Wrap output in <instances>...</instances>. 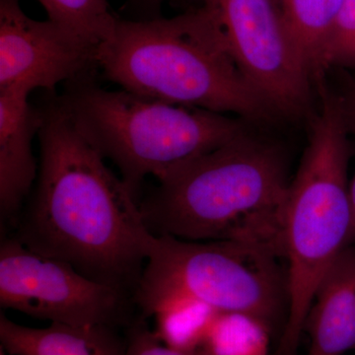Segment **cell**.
Here are the masks:
<instances>
[{
	"label": "cell",
	"mask_w": 355,
	"mask_h": 355,
	"mask_svg": "<svg viewBox=\"0 0 355 355\" xmlns=\"http://www.w3.org/2000/svg\"><path fill=\"white\" fill-rule=\"evenodd\" d=\"M41 111L38 184L16 238L89 279L135 291L155 237L139 198L106 165L60 96Z\"/></svg>",
	"instance_id": "cell-1"
},
{
	"label": "cell",
	"mask_w": 355,
	"mask_h": 355,
	"mask_svg": "<svg viewBox=\"0 0 355 355\" xmlns=\"http://www.w3.org/2000/svg\"><path fill=\"white\" fill-rule=\"evenodd\" d=\"M289 184L280 147L247 130L158 182L139 205L153 235L243 243L284 259Z\"/></svg>",
	"instance_id": "cell-2"
},
{
	"label": "cell",
	"mask_w": 355,
	"mask_h": 355,
	"mask_svg": "<svg viewBox=\"0 0 355 355\" xmlns=\"http://www.w3.org/2000/svg\"><path fill=\"white\" fill-rule=\"evenodd\" d=\"M96 62L108 80L147 99L248 123L277 114L238 69L202 6L173 18L118 19Z\"/></svg>",
	"instance_id": "cell-3"
},
{
	"label": "cell",
	"mask_w": 355,
	"mask_h": 355,
	"mask_svg": "<svg viewBox=\"0 0 355 355\" xmlns=\"http://www.w3.org/2000/svg\"><path fill=\"white\" fill-rule=\"evenodd\" d=\"M349 132L338 94L324 89L286 205L287 319L277 355H295L318 284L355 243L347 180Z\"/></svg>",
	"instance_id": "cell-4"
},
{
	"label": "cell",
	"mask_w": 355,
	"mask_h": 355,
	"mask_svg": "<svg viewBox=\"0 0 355 355\" xmlns=\"http://www.w3.org/2000/svg\"><path fill=\"white\" fill-rule=\"evenodd\" d=\"M60 96L91 141L118 168L139 198L144 180L163 181L218 148L250 123L238 116L147 99L99 87L89 76Z\"/></svg>",
	"instance_id": "cell-5"
},
{
	"label": "cell",
	"mask_w": 355,
	"mask_h": 355,
	"mask_svg": "<svg viewBox=\"0 0 355 355\" xmlns=\"http://www.w3.org/2000/svg\"><path fill=\"white\" fill-rule=\"evenodd\" d=\"M279 260L243 243L155 236L133 300L144 319L165 303L191 298L219 312L246 313L272 328L288 305Z\"/></svg>",
	"instance_id": "cell-6"
},
{
	"label": "cell",
	"mask_w": 355,
	"mask_h": 355,
	"mask_svg": "<svg viewBox=\"0 0 355 355\" xmlns=\"http://www.w3.org/2000/svg\"><path fill=\"white\" fill-rule=\"evenodd\" d=\"M248 83L277 114H304L312 77L287 36L273 0H202Z\"/></svg>",
	"instance_id": "cell-7"
},
{
	"label": "cell",
	"mask_w": 355,
	"mask_h": 355,
	"mask_svg": "<svg viewBox=\"0 0 355 355\" xmlns=\"http://www.w3.org/2000/svg\"><path fill=\"white\" fill-rule=\"evenodd\" d=\"M125 291L89 279L67 261L38 253L17 238L0 248V305L35 319L73 326H114Z\"/></svg>",
	"instance_id": "cell-8"
},
{
	"label": "cell",
	"mask_w": 355,
	"mask_h": 355,
	"mask_svg": "<svg viewBox=\"0 0 355 355\" xmlns=\"http://www.w3.org/2000/svg\"><path fill=\"white\" fill-rule=\"evenodd\" d=\"M97 48L53 21L26 15L20 0H0V91H53L97 67Z\"/></svg>",
	"instance_id": "cell-9"
},
{
	"label": "cell",
	"mask_w": 355,
	"mask_h": 355,
	"mask_svg": "<svg viewBox=\"0 0 355 355\" xmlns=\"http://www.w3.org/2000/svg\"><path fill=\"white\" fill-rule=\"evenodd\" d=\"M26 91H0V214L15 220L37 177L33 139L41 128V110Z\"/></svg>",
	"instance_id": "cell-10"
},
{
	"label": "cell",
	"mask_w": 355,
	"mask_h": 355,
	"mask_svg": "<svg viewBox=\"0 0 355 355\" xmlns=\"http://www.w3.org/2000/svg\"><path fill=\"white\" fill-rule=\"evenodd\" d=\"M309 355L355 349V243L343 250L318 284L304 330Z\"/></svg>",
	"instance_id": "cell-11"
},
{
	"label": "cell",
	"mask_w": 355,
	"mask_h": 355,
	"mask_svg": "<svg viewBox=\"0 0 355 355\" xmlns=\"http://www.w3.org/2000/svg\"><path fill=\"white\" fill-rule=\"evenodd\" d=\"M0 342L10 355H125V342L109 324L30 328L1 314Z\"/></svg>",
	"instance_id": "cell-12"
},
{
	"label": "cell",
	"mask_w": 355,
	"mask_h": 355,
	"mask_svg": "<svg viewBox=\"0 0 355 355\" xmlns=\"http://www.w3.org/2000/svg\"><path fill=\"white\" fill-rule=\"evenodd\" d=\"M345 0H273L292 46L312 80L323 74L324 43Z\"/></svg>",
	"instance_id": "cell-13"
},
{
	"label": "cell",
	"mask_w": 355,
	"mask_h": 355,
	"mask_svg": "<svg viewBox=\"0 0 355 355\" xmlns=\"http://www.w3.org/2000/svg\"><path fill=\"white\" fill-rule=\"evenodd\" d=\"M219 311L202 301L179 298L161 305L153 313L156 336L171 349L193 352L203 347Z\"/></svg>",
	"instance_id": "cell-14"
},
{
	"label": "cell",
	"mask_w": 355,
	"mask_h": 355,
	"mask_svg": "<svg viewBox=\"0 0 355 355\" xmlns=\"http://www.w3.org/2000/svg\"><path fill=\"white\" fill-rule=\"evenodd\" d=\"M270 327L242 312H219L203 347L209 355H268Z\"/></svg>",
	"instance_id": "cell-15"
},
{
	"label": "cell",
	"mask_w": 355,
	"mask_h": 355,
	"mask_svg": "<svg viewBox=\"0 0 355 355\" xmlns=\"http://www.w3.org/2000/svg\"><path fill=\"white\" fill-rule=\"evenodd\" d=\"M49 20L84 43L97 48L111 36L118 18L108 0H38Z\"/></svg>",
	"instance_id": "cell-16"
},
{
	"label": "cell",
	"mask_w": 355,
	"mask_h": 355,
	"mask_svg": "<svg viewBox=\"0 0 355 355\" xmlns=\"http://www.w3.org/2000/svg\"><path fill=\"white\" fill-rule=\"evenodd\" d=\"M323 71L330 69L355 71V0H345L322 53Z\"/></svg>",
	"instance_id": "cell-17"
},
{
	"label": "cell",
	"mask_w": 355,
	"mask_h": 355,
	"mask_svg": "<svg viewBox=\"0 0 355 355\" xmlns=\"http://www.w3.org/2000/svg\"><path fill=\"white\" fill-rule=\"evenodd\" d=\"M125 355H209L205 347L193 352L171 349L159 340L155 331L147 327L144 318L137 322L125 340Z\"/></svg>",
	"instance_id": "cell-18"
},
{
	"label": "cell",
	"mask_w": 355,
	"mask_h": 355,
	"mask_svg": "<svg viewBox=\"0 0 355 355\" xmlns=\"http://www.w3.org/2000/svg\"><path fill=\"white\" fill-rule=\"evenodd\" d=\"M349 135L355 137V76H343L342 87L338 94Z\"/></svg>",
	"instance_id": "cell-19"
},
{
	"label": "cell",
	"mask_w": 355,
	"mask_h": 355,
	"mask_svg": "<svg viewBox=\"0 0 355 355\" xmlns=\"http://www.w3.org/2000/svg\"><path fill=\"white\" fill-rule=\"evenodd\" d=\"M349 200L350 209H352V221H354V227L355 233V172L354 178L349 182Z\"/></svg>",
	"instance_id": "cell-20"
},
{
	"label": "cell",
	"mask_w": 355,
	"mask_h": 355,
	"mask_svg": "<svg viewBox=\"0 0 355 355\" xmlns=\"http://www.w3.org/2000/svg\"><path fill=\"white\" fill-rule=\"evenodd\" d=\"M135 1L139 2V3L142 4V6L148 7V8L156 9L158 8L163 2L170 1V0H135Z\"/></svg>",
	"instance_id": "cell-21"
},
{
	"label": "cell",
	"mask_w": 355,
	"mask_h": 355,
	"mask_svg": "<svg viewBox=\"0 0 355 355\" xmlns=\"http://www.w3.org/2000/svg\"><path fill=\"white\" fill-rule=\"evenodd\" d=\"M1 355H4L3 354V350L1 349Z\"/></svg>",
	"instance_id": "cell-22"
}]
</instances>
